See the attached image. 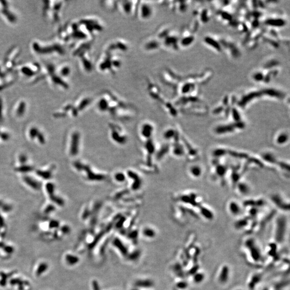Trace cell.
<instances>
[{
  "instance_id": "6da1fadb",
  "label": "cell",
  "mask_w": 290,
  "mask_h": 290,
  "mask_svg": "<svg viewBox=\"0 0 290 290\" xmlns=\"http://www.w3.org/2000/svg\"><path fill=\"white\" fill-rule=\"evenodd\" d=\"M153 9L150 4L143 2V4H138L137 11L139 13H138L142 20H146L152 16L153 13Z\"/></svg>"
},
{
  "instance_id": "7a4b0ae2",
  "label": "cell",
  "mask_w": 290,
  "mask_h": 290,
  "mask_svg": "<svg viewBox=\"0 0 290 290\" xmlns=\"http://www.w3.org/2000/svg\"><path fill=\"white\" fill-rule=\"evenodd\" d=\"M121 4L120 7L122 11L125 14L127 15H131L132 13L135 11V8L137 9L138 4L135 6V4H134L133 3L134 1H122L120 2Z\"/></svg>"
},
{
  "instance_id": "3957f363",
  "label": "cell",
  "mask_w": 290,
  "mask_h": 290,
  "mask_svg": "<svg viewBox=\"0 0 290 290\" xmlns=\"http://www.w3.org/2000/svg\"><path fill=\"white\" fill-rule=\"evenodd\" d=\"M157 38H150L147 39L146 42L143 45V48H145L146 50H156L159 47L160 44L159 42L157 41Z\"/></svg>"
},
{
  "instance_id": "277c9868",
  "label": "cell",
  "mask_w": 290,
  "mask_h": 290,
  "mask_svg": "<svg viewBox=\"0 0 290 290\" xmlns=\"http://www.w3.org/2000/svg\"><path fill=\"white\" fill-rule=\"evenodd\" d=\"M78 135L77 133H74L72 136V145L71 147V153L73 155H75L78 150Z\"/></svg>"
},
{
  "instance_id": "5b68a950",
  "label": "cell",
  "mask_w": 290,
  "mask_h": 290,
  "mask_svg": "<svg viewBox=\"0 0 290 290\" xmlns=\"http://www.w3.org/2000/svg\"><path fill=\"white\" fill-rule=\"evenodd\" d=\"M265 24L274 27H282L285 25V22L281 18H270L265 21Z\"/></svg>"
},
{
  "instance_id": "8992f818",
  "label": "cell",
  "mask_w": 290,
  "mask_h": 290,
  "mask_svg": "<svg viewBox=\"0 0 290 290\" xmlns=\"http://www.w3.org/2000/svg\"><path fill=\"white\" fill-rule=\"evenodd\" d=\"M23 180L26 184L35 190H39L40 188V185L39 183L36 182L35 179L30 177L29 176H24Z\"/></svg>"
},
{
  "instance_id": "52a82bcc",
  "label": "cell",
  "mask_w": 290,
  "mask_h": 290,
  "mask_svg": "<svg viewBox=\"0 0 290 290\" xmlns=\"http://www.w3.org/2000/svg\"><path fill=\"white\" fill-rule=\"evenodd\" d=\"M205 42L208 45H210L211 46H213V48H215L217 50H218V51H220L221 50V47H220V46L219 45L218 42H217L215 40L212 39V38H210V37H206V38H205Z\"/></svg>"
},
{
  "instance_id": "ba28073f",
  "label": "cell",
  "mask_w": 290,
  "mask_h": 290,
  "mask_svg": "<svg viewBox=\"0 0 290 290\" xmlns=\"http://www.w3.org/2000/svg\"><path fill=\"white\" fill-rule=\"evenodd\" d=\"M36 174L44 179H50L52 177V173L50 171H42L38 170L36 171Z\"/></svg>"
},
{
  "instance_id": "9c48e42d",
  "label": "cell",
  "mask_w": 290,
  "mask_h": 290,
  "mask_svg": "<svg viewBox=\"0 0 290 290\" xmlns=\"http://www.w3.org/2000/svg\"><path fill=\"white\" fill-rule=\"evenodd\" d=\"M33 169L32 167L28 166V165H22L21 166L17 167L16 170L20 173H28L32 171Z\"/></svg>"
},
{
  "instance_id": "30bf717a",
  "label": "cell",
  "mask_w": 290,
  "mask_h": 290,
  "mask_svg": "<svg viewBox=\"0 0 290 290\" xmlns=\"http://www.w3.org/2000/svg\"><path fill=\"white\" fill-rule=\"evenodd\" d=\"M193 40H194V38L192 36L186 37L182 39V40L181 42V45L184 46H188L190 45L193 42Z\"/></svg>"
},
{
  "instance_id": "8fae6325",
  "label": "cell",
  "mask_w": 290,
  "mask_h": 290,
  "mask_svg": "<svg viewBox=\"0 0 290 290\" xmlns=\"http://www.w3.org/2000/svg\"><path fill=\"white\" fill-rule=\"evenodd\" d=\"M46 191L49 193V195L51 196L53 195L54 193L55 186H54V185L52 183H47V184L46 186Z\"/></svg>"
},
{
  "instance_id": "7c38bea8",
  "label": "cell",
  "mask_w": 290,
  "mask_h": 290,
  "mask_svg": "<svg viewBox=\"0 0 290 290\" xmlns=\"http://www.w3.org/2000/svg\"><path fill=\"white\" fill-rule=\"evenodd\" d=\"M50 199H51V200H52L53 202H54L59 205L62 206L64 204V201L63 200V199H61L59 197L54 196V195L50 196Z\"/></svg>"
},
{
  "instance_id": "4fadbf2b",
  "label": "cell",
  "mask_w": 290,
  "mask_h": 290,
  "mask_svg": "<svg viewBox=\"0 0 290 290\" xmlns=\"http://www.w3.org/2000/svg\"><path fill=\"white\" fill-rule=\"evenodd\" d=\"M265 92H266V94L271 96H272V97H279L282 96L281 93H280L279 92L275 91V90H273V89H269V90L268 89Z\"/></svg>"
},
{
  "instance_id": "5bb4252c",
  "label": "cell",
  "mask_w": 290,
  "mask_h": 290,
  "mask_svg": "<svg viewBox=\"0 0 290 290\" xmlns=\"http://www.w3.org/2000/svg\"><path fill=\"white\" fill-rule=\"evenodd\" d=\"M38 133H39L38 130L35 127H33L30 131V136L31 139H33L37 136Z\"/></svg>"
},
{
  "instance_id": "9a60e30c",
  "label": "cell",
  "mask_w": 290,
  "mask_h": 290,
  "mask_svg": "<svg viewBox=\"0 0 290 290\" xmlns=\"http://www.w3.org/2000/svg\"><path fill=\"white\" fill-rule=\"evenodd\" d=\"M264 76L262 73H256L253 76V78L256 81H261L264 79Z\"/></svg>"
},
{
  "instance_id": "2e32d148",
  "label": "cell",
  "mask_w": 290,
  "mask_h": 290,
  "mask_svg": "<svg viewBox=\"0 0 290 290\" xmlns=\"http://www.w3.org/2000/svg\"><path fill=\"white\" fill-rule=\"evenodd\" d=\"M37 137L38 138V139L39 140L40 143H42V144H44L45 143V138H44V137L43 134L42 133L39 132Z\"/></svg>"
},
{
  "instance_id": "e0dca14e",
  "label": "cell",
  "mask_w": 290,
  "mask_h": 290,
  "mask_svg": "<svg viewBox=\"0 0 290 290\" xmlns=\"http://www.w3.org/2000/svg\"><path fill=\"white\" fill-rule=\"evenodd\" d=\"M54 210H55V207L54 206H53L52 205H49L47 206V207L46 208L45 210V212L46 213H49L52 211H53Z\"/></svg>"
},
{
  "instance_id": "ac0fdd59",
  "label": "cell",
  "mask_w": 290,
  "mask_h": 290,
  "mask_svg": "<svg viewBox=\"0 0 290 290\" xmlns=\"http://www.w3.org/2000/svg\"><path fill=\"white\" fill-rule=\"evenodd\" d=\"M19 160H20V162L21 163H24L27 160V157H26V156L25 155H20V157H19Z\"/></svg>"
},
{
  "instance_id": "d6986e66",
  "label": "cell",
  "mask_w": 290,
  "mask_h": 290,
  "mask_svg": "<svg viewBox=\"0 0 290 290\" xmlns=\"http://www.w3.org/2000/svg\"><path fill=\"white\" fill-rule=\"evenodd\" d=\"M0 137L2 139H3L4 140H7L9 139V135L8 134L6 133H3L0 134Z\"/></svg>"
},
{
  "instance_id": "ffe728a7",
  "label": "cell",
  "mask_w": 290,
  "mask_h": 290,
  "mask_svg": "<svg viewBox=\"0 0 290 290\" xmlns=\"http://www.w3.org/2000/svg\"><path fill=\"white\" fill-rule=\"evenodd\" d=\"M222 17L225 20H231V15L228 14L227 13H225V12L223 13L222 14Z\"/></svg>"
},
{
  "instance_id": "44dd1931",
  "label": "cell",
  "mask_w": 290,
  "mask_h": 290,
  "mask_svg": "<svg viewBox=\"0 0 290 290\" xmlns=\"http://www.w3.org/2000/svg\"><path fill=\"white\" fill-rule=\"evenodd\" d=\"M3 209H4V211H6V210H7V211L8 210H9L11 209V207H10V206L4 205V206H3Z\"/></svg>"
}]
</instances>
